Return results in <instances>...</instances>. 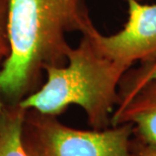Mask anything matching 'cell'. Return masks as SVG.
<instances>
[{"mask_svg":"<svg viewBox=\"0 0 156 156\" xmlns=\"http://www.w3.org/2000/svg\"><path fill=\"white\" fill-rule=\"evenodd\" d=\"M93 24L86 0H9V53L0 68L4 104L17 105L41 86L48 66L67 61V35Z\"/></svg>","mask_w":156,"mask_h":156,"instance_id":"6da1fadb","label":"cell"},{"mask_svg":"<svg viewBox=\"0 0 156 156\" xmlns=\"http://www.w3.org/2000/svg\"><path fill=\"white\" fill-rule=\"evenodd\" d=\"M89 29L81 34L77 47L71 48L66 63L46 68L45 82L18 104L23 110L58 117L70 105H78L92 129L112 125L119 86L128 69L101 51Z\"/></svg>","mask_w":156,"mask_h":156,"instance_id":"7a4b0ae2","label":"cell"},{"mask_svg":"<svg viewBox=\"0 0 156 156\" xmlns=\"http://www.w3.org/2000/svg\"><path fill=\"white\" fill-rule=\"evenodd\" d=\"M132 139L131 124L78 130L33 110L27 111L23 125V143L30 156H131Z\"/></svg>","mask_w":156,"mask_h":156,"instance_id":"3957f363","label":"cell"},{"mask_svg":"<svg viewBox=\"0 0 156 156\" xmlns=\"http://www.w3.org/2000/svg\"><path fill=\"white\" fill-rule=\"evenodd\" d=\"M124 1L127 3L128 20L123 29L105 36L93 24L89 33L105 56L129 70L135 63L156 61V3Z\"/></svg>","mask_w":156,"mask_h":156,"instance_id":"277c9868","label":"cell"},{"mask_svg":"<svg viewBox=\"0 0 156 156\" xmlns=\"http://www.w3.org/2000/svg\"><path fill=\"white\" fill-rule=\"evenodd\" d=\"M131 124L133 137L156 146V81H149L119 101L112 126Z\"/></svg>","mask_w":156,"mask_h":156,"instance_id":"5b68a950","label":"cell"},{"mask_svg":"<svg viewBox=\"0 0 156 156\" xmlns=\"http://www.w3.org/2000/svg\"><path fill=\"white\" fill-rule=\"evenodd\" d=\"M26 113L18 104H4L0 115V156H30L23 143Z\"/></svg>","mask_w":156,"mask_h":156,"instance_id":"8992f818","label":"cell"},{"mask_svg":"<svg viewBox=\"0 0 156 156\" xmlns=\"http://www.w3.org/2000/svg\"><path fill=\"white\" fill-rule=\"evenodd\" d=\"M154 80L156 81V61L142 63L136 68H130L124 74L119 86V101L127 98L146 82Z\"/></svg>","mask_w":156,"mask_h":156,"instance_id":"52a82bcc","label":"cell"},{"mask_svg":"<svg viewBox=\"0 0 156 156\" xmlns=\"http://www.w3.org/2000/svg\"><path fill=\"white\" fill-rule=\"evenodd\" d=\"M8 7L9 0H0V56L4 59L9 53Z\"/></svg>","mask_w":156,"mask_h":156,"instance_id":"ba28073f","label":"cell"},{"mask_svg":"<svg viewBox=\"0 0 156 156\" xmlns=\"http://www.w3.org/2000/svg\"><path fill=\"white\" fill-rule=\"evenodd\" d=\"M131 156H156V146L146 144L133 137L131 143Z\"/></svg>","mask_w":156,"mask_h":156,"instance_id":"9c48e42d","label":"cell"},{"mask_svg":"<svg viewBox=\"0 0 156 156\" xmlns=\"http://www.w3.org/2000/svg\"><path fill=\"white\" fill-rule=\"evenodd\" d=\"M3 61H4V58H3L2 56H0V68H1V65H2ZM3 108H4V101H3L1 91H0V115H1V113H2Z\"/></svg>","mask_w":156,"mask_h":156,"instance_id":"30bf717a","label":"cell"},{"mask_svg":"<svg viewBox=\"0 0 156 156\" xmlns=\"http://www.w3.org/2000/svg\"><path fill=\"white\" fill-rule=\"evenodd\" d=\"M139 1H142V2H143V1H144V0H139Z\"/></svg>","mask_w":156,"mask_h":156,"instance_id":"8fae6325","label":"cell"}]
</instances>
